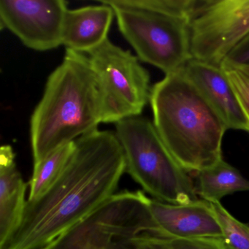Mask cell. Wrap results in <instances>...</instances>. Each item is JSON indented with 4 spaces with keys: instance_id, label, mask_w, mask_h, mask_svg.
I'll return each instance as SVG.
<instances>
[{
    "instance_id": "1",
    "label": "cell",
    "mask_w": 249,
    "mask_h": 249,
    "mask_svg": "<svg viewBox=\"0 0 249 249\" xmlns=\"http://www.w3.org/2000/svg\"><path fill=\"white\" fill-rule=\"evenodd\" d=\"M65 170L34 200H27L15 232L0 249H40L113 196L126 172L116 132L97 130L75 141Z\"/></svg>"
},
{
    "instance_id": "2",
    "label": "cell",
    "mask_w": 249,
    "mask_h": 249,
    "mask_svg": "<svg viewBox=\"0 0 249 249\" xmlns=\"http://www.w3.org/2000/svg\"><path fill=\"white\" fill-rule=\"evenodd\" d=\"M103 123L100 84L88 56L66 50L30 120L33 165Z\"/></svg>"
},
{
    "instance_id": "3",
    "label": "cell",
    "mask_w": 249,
    "mask_h": 249,
    "mask_svg": "<svg viewBox=\"0 0 249 249\" xmlns=\"http://www.w3.org/2000/svg\"><path fill=\"white\" fill-rule=\"evenodd\" d=\"M150 104L156 129L186 172L197 173L222 160L228 129L183 69L153 86Z\"/></svg>"
},
{
    "instance_id": "4",
    "label": "cell",
    "mask_w": 249,
    "mask_h": 249,
    "mask_svg": "<svg viewBox=\"0 0 249 249\" xmlns=\"http://www.w3.org/2000/svg\"><path fill=\"white\" fill-rule=\"evenodd\" d=\"M141 191L116 193L83 221L40 249H227L222 239L167 237Z\"/></svg>"
},
{
    "instance_id": "5",
    "label": "cell",
    "mask_w": 249,
    "mask_h": 249,
    "mask_svg": "<svg viewBox=\"0 0 249 249\" xmlns=\"http://www.w3.org/2000/svg\"><path fill=\"white\" fill-rule=\"evenodd\" d=\"M126 172L154 199L184 205L198 200L196 186L169 151L154 123L134 116L116 124Z\"/></svg>"
},
{
    "instance_id": "6",
    "label": "cell",
    "mask_w": 249,
    "mask_h": 249,
    "mask_svg": "<svg viewBox=\"0 0 249 249\" xmlns=\"http://www.w3.org/2000/svg\"><path fill=\"white\" fill-rule=\"evenodd\" d=\"M115 13L122 36L140 60L167 74L192 59L189 22L135 6L128 0H103Z\"/></svg>"
},
{
    "instance_id": "7",
    "label": "cell",
    "mask_w": 249,
    "mask_h": 249,
    "mask_svg": "<svg viewBox=\"0 0 249 249\" xmlns=\"http://www.w3.org/2000/svg\"><path fill=\"white\" fill-rule=\"evenodd\" d=\"M88 57L100 84L103 123L141 116L150 102L151 88L149 73L138 56L108 39Z\"/></svg>"
},
{
    "instance_id": "8",
    "label": "cell",
    "mask_w": 249,
    "mask_h": 249,
    "mask_svg": "<svg viewBox=\"0 0 249 249\" xmlns=\"http://www.w3.org/2000/svg\"><path fill=\"white\" fill-rule=\"evenodd\" d=\"M189 27L192 59L220 66L249 35V0H205Z\"/></svg>"
},
{
    "instance_id": "9",
    "label": "cell",
    "mask_w": 249,
    "mask_h": 249,
    "mask_svg": "<svg viewBox=\"0 0 249 249\" xmlns=\"http://www.w3.org/2000/svg\"><path fill=\"white\" fill-rule=\"evenodd\" d=\"M68 11V2L64 0H2L1 28L11 32L29 49L52 50L62 46Z\"/></svg>"
},
{
    "instance_id": "10",
    "label": "cell",
    "mask_w": 249,
    "mask_h": 249,
    "mask_svg": "<svg viewBox=\"0 0 249 249\" xmlns=\"http://www.w3.org/2000/svg\"><path fill=\"white\" fill-rule=\"evenodd\" d=\"M156 222L167 237L177 239H223L224 233L211 202L203 199L176 205L148 199Z\"/></svg>"
},
{
    "instance_id": "11",
    "label": "cell",
    "mask_w": 249,
    "mask_h": 249,
    "mask_svg": "<svg viewBox=\"0 0 249 249\" xmlns=\"http://www.w3.org/2000/svg\"><path fill=\"white\" fill-rule=\"evenodd\" d=\"M183 71L219 115L227 129L249 132L247 119L221 66L192 59Z\"/></svg>"
},
{
    "instance_id": "12",
    "label": "cell",
    "mask_w": 249,
    "mask_h": 249,
    "mask_svg": "<svg viewBox=\"0 0 249 249\" xmlns=\"http://www.w3.org/2000/svg\"><path fill=\"white\" fill-rule=\"evenodd\" d=\"M100 3L67 11L62 37L66 50L88 54L108 40L115 13L110 5Z\"/></svg>"
},
{
    "instance_id": "13",
    "label": "cell",
    "mask_w": 249,
    "mask_h": 249,
    "mask_svg": "<svg viewBox=\"0 0 249 249\" xmlns=\"http://www.w3.org/2000/svg\"><path fill=\"white\" fill-rule=\"evenodd\" d=\"M27 183L17 170L12 147L0 148V249L18 228L25 209Z\"/></svg>"
},
{
    "instance_id": "14",
    "label": "cell",
    "mask_w": 249,
    "mask_h": 249,
    "mask_svg": "<svg viewBox=\"0 0 249 249\" xmlns=\"http://www.w3.org/2000/svg\"><path fill=\"white\" fill-rule=\"evenodd\" d=\"M196 191L203 200L219 202L224 196L238 192H249V180L224 160L196 173Z\"/></svg>"
},
{
    "instance_id": "15",
    "label": "cell",
    "mask_w": 249,
    "mask_h": 249,
    "mask_svg": "<svg viewBox=\"0 0 249 249\" xmlns=\"http://www.w3.org/2000/svg\"><path fill=\"white\" fill-rule=\"evenodd\" d=\"M75 147V141L66 144L33 165L28 200L40 197L56 182L65 170Z\"/></svg>"
},
{
    "instance_id": "16",
    "label": "cell",
    "mask_w": 249,
    "mask_h": 249,
    "mask_svg": "<svg viewBox=\"0 0 249 249\" xmlns=\"http://www.w3.org/2000/svg\"><path fill=\"white\" fill-rule=\"evenodd\" d=\"M211 205L222 228L226 249H249V225L234 218L220 202Z\"/></svg>"
},
{
    "instance_id": "17",
    "label": "cell",
    "mask_w": 249,
    "mask_h": 249,
    "mask_svg": "<svg viewBox=\"0 0 249 249\" xmlns=\"http://www.w3.org/2000/svg\"><path fill=\"white\" fill-rule=\"evenodd\" d=\"M135 6L185 20L190 24L205 0H128Z\"/></svg>"
},
{
    "instance_id": "18",
    "label": "cell",
    "mask_w": 249,
    "mask_h": 249,
    "mask_svg": "<svg viewBox=\"0 0 249 249\" xmlns=\"http://www.w3.org/2000/svg\"><path fill=\"white\" fill-rule=\"evenodd\" d=\"M220 66L225 72L247 119L249 132V67L234 66L224 63Z\"/></svg>"
},
{
    "instance_id": "19",
    "label": "cell",
    "mask_w": 249,
    "mask_h": 249,
    "mask_svg": "<svg viewBox=\"0 0 249 249\" xmlns=\"http://www.w3.org/2000/svg\"><path fill=\"white\" fill-rule=\"evenodd\" d=\"M222 63L234 66L249 67V35L227 55Z\"/></svg>"
}]
</instances>
